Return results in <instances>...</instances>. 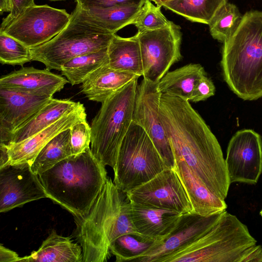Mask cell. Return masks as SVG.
Returning <instances> with one entry per match:
<instances>
[{"instance_id": "obj_1", "label": "cell", "mask_w": 262, "mask_h": 262, "mask_svg": "<svg viewBox=\"0 0 262 262\" xmlns=\"http://www.w3.org/2000/svg\"><path fill=\"white\" fill-rule=\"evenodd\" d=\"M159 115L174 159L185 162L213 194L225 200L231 184L221 146L189 101L161 94Z\"/></svg>"}, {"instance_id": "obj_2", "label": "cell", "mask_w": 262, "mask_h": 262, "mask_svg": "<svg viewBox=\"0 0 262 262\" xmlns=\"http://www.w3.org/2000/svg\"><path fill=\"white\" fill-rule=\"evenodd\" d=\"M130 203L127 193L107 177L88 212L75 216L77 237L82 249V262L106 261L111 256L110 245L122 235L143 236L132 224Z\"/></svg>"}, {"instance_id": "obj_3", "label": "cell", "mask_w": 262, "mask_h": 262, "mask_svg": "<svg viewBox=\"0 0 262 262\" xmlns=\"http://www.w3.org/2000/svg\"><path fill=\"white\" fill-rule=\"evenodd\" d=\"M105 166L90 147L72 155L39 174L48 198L74 216L88 212L107 178Z\"/></svg>"}, {"instance_id": "obj_4", "label": "cell", "mask_w": 262, "mask_h": 262, "mask_svg": "<svg viewBox=\"0 0 262 262\" xmlns=\"http://www.w3.org/2000/svg\"><path fill=\"white\" fill-rule=\"evenodd\" d=\"M221 66L224 80L245 100L262 97V11L244 14L223 42Z\"/></svg>"}, {"instance_id": "obj_5", "label": "cell", "mask_w": 262, "mask_h": 262, "mask_svg": "<svg viewBox=\"0 0 262 262\" xmlns=\"http://www.w3.org/2000/svg\"><path fill=\"white\" fill-rule=\"evenodd\" d=\"M113 35L98 26L76 4L69 22L61 32L47 42L30 48L32 60L42 63L49 70L61 71L62 66L73 58L107 48Z\"/></svg>"}, {"instance_id": "obj_6", "label": "cell", "mask_w": 262, "mask_h": 262, "mask_svg": "<svg viewBox=\"0 0 262 262\" xmlns=\"http://www.w3.org/2000/svg\"><path fill=\"white\" fill-rule=\"evenodd\" d=\"M138 79L102 102L91 124V150L103 165L113 169L121 145L133 122Z\"/></svg>"}, {"instance_id": "obj_7", "label": "cell", "mask_w": 262, "mask_h": 262, "mask_svg": "<svg viewBox=\"0 0 262 262\" xmlns=\"http://www.w3.org/2000/svg\"><path fill=\"white\" fill-rule=\"evenodd\" d=\"M256 243L247 226L225 210L208 232L162 262H239Z\"/></svg>"}, {"instance_id": "obj_8", "label": "cell", "mask_w": 262, "mask_h": 262, "mask_svg": "<svg viewBox=\"0 0 262 262\" xmlns=\"http://www.w3.org/2000/svg\"><path fill=\"white\" fill-rule=\"evenodd\" d=\"M168 168L145 130L132 122L119 149L114 183L127 192Z\"/></svg>"}, {"instance_id": "obj_9", "label": "cell", "mask_w": 262, "mask_h": 262, "mask_svg": "<svg viewBox=\"0 0 262 262\" xmlns=\"http://www.w3.org/2000/svg\"><path fill=\"white\" fill-rule=\"evenodd\" d=\"M143 78L158 83L170 68L182 58L181 27L171 21L166 27L138 32Z\"/></svg>"}, {"instance_id": "obj_10", "label": "cell", "mask_w": 262, "mask_h": 262, "mask_svg": "<svg viewBox=\"0 0 262 262\" xmlns=\"http://www.w3.org/2000/svg\"><path fill=\"white\" fill-rule=\"evenodd\" d=\"M70 18L71 14L65 9L35 4L0 28V31L32 48L54 38L67 25Z\"/></svg>"}, {"instance_id": "obj_11", "label": "cell", "mask_w": 262, "mask_h": 262, "mask_svg": "<svg viewBox=\"0 0 262 262\" xmlns=\"http://www.w3.org/2000/svg\"><path fill=\"white\" fill-rule=\"evenodd\" d=\"M130 201L180 214L192 208L186 191L173 168H166L148 182L127 192Z\"/></svg>"}, {"instance_id": "obj_12", "label": "cell", "mask_w": 262, "mask_h": 262, "mask_svg": "<svg viewBox=\"0 0 262 262\" xmlns=\"http://www.w3.org/2000/svg\"><path fill=\"white\" fill-rule=\"evenodd\" d=\"M224 211L206 216L191 212L180 215L166 236L156 241L132 261L162 262L166 257L182 250L208 232L219 222Z\"/></svg>"}, {"instance_id": "obj_13", "label": "cell", "mask_w": 262, "mask_h": 262, "mask_svg": "<svg viewBox=\"0 0 262 262\" xmlns=\"http://www.w3.org/2000/svg\"><path fill=\"white\" fill-rule=\"evenodd\" d=\"M160 95L158 83L143 78L137 87L133 122L145 130L166 166L172 168L174 158L159 115Z\"/></svg>"}, {"instance_id": "obj_14", "label": "cell", "mask_w": 262, "mask_h": 262, "mask_svg": "<svg viewBox=\"0 0 262 262\" xmlns=\"http://www.w3.org/2000/svg\"><path fill=\"white\" fill-rule=\"evenodd\" d=\"M225 162L231 184H256L262 173L261 136L250 129L237 132L229 142Z\"/></svg>"}, {"instance_id": "obj_15", "label": "cell", "mask_w": 262, "mask_h": 262, "mask_svg": "<svg viewBox=\"0 0 262 262\" xmlns=\"http://www.w3.org/2000/svg\"><path fill=\"white\" fill-rule=\"evenodd\" d=\"M45 198H48L46 190L30 164L8 165L0 168L1 213Z\"/></svg>"}, {"instance_id": "obj_16", "label": "cell", "mask_w": 262, "mask_h": 262, "mask_svg": "<svg viewBox=\"0 0 262 262\" xmlns=\"http://www.w3.org/2000/svg\"><path fill=\"white\" fill-rule=\"evenodd\" d=\"M53 97L0 86V141L8 144L13 132Z\"/></svg>"}, {"instance_id": "obj_17", "label": "cell", "mask_w": 262, "mask_h": 262, "mask_svg": "<svg viewBox=\"0 0 262 262\" xmlns=\"http://www.w3.org/2000/svg\"><path fill=\"white\" fill-rule=\"evenodd\" d=\"M85 120V108L80 102L75 109L34 136L18 143L5 144L9 155V165L28 163L31 165L40 151L51 139Z\"/></svg>"}, {"instance_id": "obj_18", "label": "cell", "mask_w": 262, "mask_h": 262, "mask_svg": "<svg viewBox=\"0 0 262 262\" xmlns=\"http://www.w3.org/2000/svg\"><path fill=\"white\" fill-rule=\"evenodd\" d=\"M69 82L64 77L46 69L23 67L2 76L0 86L28 93L53 97Z\"/></svg>"}, {"instance_id": "obj_19", "label": "cell", "mask_w": 262, "mask_h": 262, "mask_svg": "<svg viewBox=\"0 0 262 262\" xmlns=\"http://www.w3.org/2000/svg\"><path fill=\"white\" fill-rule=\"evenodd\" d=\"M172 168L179 177L191 205V213L201 215H211L226 210L223 200L212 193L194 174L185 162L174 159Z\"/></svg>"}, {"instance_id": "obj_20", "label": "cell", "mask_w": 262, "mask_h": 262, "mask_svg": "<svg viewBox=\"0 0 262 262\" xmlns=\"http://www.w3.org/2000/svg\"><path fill=\"white\" fill-rule=\"evenodd\" d=\"M129 211L136 230L143 237L156 241L169 234L181 215L172 210L148 207L132 201Z\"/></svg>"}, {"instance_id": "obj_21", "label": "cell", "mask_w": 262, "mask_h": 262, "mask_svg": "<svg viewBox=\"0 0 262 262\" xmlns=\"http://www.w3.org/2000/svg\"><path fill=\"white\" fill-rule=\"evenodd\" d=\"M139 77L135 74L112 70L107 64L94 72L82 83L81 92L90 100L102 103Z\"/></svg>"}, {"instance_id": "obj_22", "label": "cell", "mask_w": 262, "mask_h": 262, "mask_svg": "<svg viewBox=\"0 0 262 262\" xmlns=\"http://www.w3.org/2000/svg\"><path fill=\"white\" fill-rule=\"evenodd\" d=\"M79 103L69 99L53 98L13 132L8 144L18 143L34 136L75 109Z\"/></svg>"}, {"instance_id": "obj_23", "label": "cell", "mask_w": 262, "mask_h": 262, "mask_svg": "<svg viewBox=\"0 0 262 262\" xmlns=\"http://www.w3.org/2000/svg\"><path fill=\"white\" fill-rule=\"evenodd\" d=\"M82 249L70 237L53 230L39 248L30 255L20 257L21 262H82Z\"/></svg>"}, {"instance_id": "obj_24", "label": "cell", "mask_w": 262, "mask_h": 262, "mask_svg": "<svg viewBox=\"0 0 262 262\" xmlns=\"http://www.w3.org/2000/svg\"><path fill=\"white\" fill-rule=\"evenodd\" d=\"M108 55L110 69L143 76L140 48L136 34L129 37L114 34L108 47Z\"/></svg>"}, {"instance_id": "obj_25", "label": "cell", "mask_w": 262, "mask_h": 262, "mask_svg": "<svg viewBox=\"0 0 262 262\" xmlns=\"http://www.w3.org/2000/svg\"><path fill=\"white\" fill-rule=\"evenodd\" d=\"M206 75L200 64L190 63L167 72L158 82L162 94H170L187 101H191L198 80Z\"/></svg>"}, {"instance_id": "obj_26", "label": "cell", "mask_w": 262, "mask_h": 262, "mask_svg": "<svg viewBox=\"0 0 262 262\" xmlns=\"http://www.w3.org/2000/svg\"><path fill=\"white\" fill-rule=\"evenodd\" d=\"M228 0H173L163 7L187 20L209 25Z\"/></svg>"}, {"instance_id": "obj_27", "label": "cell", "mask_w": 262, "mask_h": 262, "mask_svg": "<svg viewBox=\"0 0 262 262\" xmlns=\"http://www.w3.org/2000/svg\"><path fill=\"white\" fill-rule=\"evenodd\" d=\"M108 47L70 59L62 66V75L72 85L82 83L94 72L108 64Z\"/></svg>"}, {"instance_id": "obj_28", "label": "cell", "mask_w": 262, "mask_h": 262, "mask_svg": "<svg viewBox=\"0 0 262 262\" xmlns=\"http://www.w3.org/2000/svg\"><path fill=\"white\" fill-rule=\"evenodd\" d=\"M71 155V130L69 128L58 134L42 148L31 167L33 172L39 176Z\"/></svg>"}, {"instance_id": "obj_29", "label": "cell", "mask_w": 262, "mask_h": 262, "mask_svg": "<svg viewBox=\"0 0 262 262\" xmlns=\"http://www.w3.org/2000/svg\"><path fill=\"white\" fill-rule=\"evenodd\" d=\"M141 7L117 6L84 10L98 26L114 34L124 27L132 25Z\"/></svg>"}, {"instance_id": "obj_30", "label": "cell", "mask_w": 262, "mask_h": 262, "mask_svg": "<svg viewBox=\"0 0 262 262\" xmlns=\"http://www.w3.org/2000/svg\"><path fill=\"white\" fill-rule=\"evenodd\" d=\"M156 242L134 234L122 235L111 243L110 252L116 262L132 261L146 251Z\"/></svg>"}, {"instance_id": "obj_31", "label": "cell", "mask_w": 262, "mask_h": 262, "mask_svg": "<svg viewBox=\"0 0 262 262\" xmlns=\"http://www.w3.org/2000/svg\"><path fill=\"white\" fill-rule=\"evenodd\" d=\"M242 16L234 4L227 3L209 25L211 35L214 39L223 43L235 29Z\"/></svg>"}, {"instance_id": "obj_32", "label": "cell", "mask_w": 262, "mask_h": 262, "mask_svg": "<svg viewBox=\"0 0 262 262\" xmlns=\"http://www.w3.org/2000/svg\"><path fill=\"white\" fill-rule=\"evenodd\" d=\"M32 60L30 48L0 31V62L3 64L23 65Z\"/></svg>"}, {"instance_id": "obj_33", "label": "cell", "mask_w": 262, "mask_h": 262, "mask_svg": "<svg viewBox=\"0 0 262 262\" xmlns=\"http://www.w3.org/2000/svg\"><path fill=\"white\" fill-rule=\"evenodd\" d=\"M161 8L146 0L132 23L138 32H144L162 29L167 27L171 21L162 13Z\"/></svg>"}, {"instance_id": "obj_34", "label": "cell", "mask_w": 262, "mask_h": 262, "mask_svg": "<svg viewBox=\"0 0 262 262\" xmlns=\"http://www.w3.org/2000/svg\"><path fill=\"white\" fill-rule=\"evenodd\" d=\"M72 155H78L90 147L92 129L86 120L78 122L70 128Z\"/></svg>"}, {"instance_id": "obj_35", "label": "cell", "mask_w": 262, "mask_h": 262, "mask_svg": "<svg viewBox=\"0 0 262 262\" xmlns=\"http://www.w3.org/2000/svg\"><path fill=\"white\" fill-rule=\"evenodd\" d=\"M84 10L106 8L117 6H142L146 0H75Z\"/></svg>"}, {"instance_id": "obj_36", "label": "cell", "mask_w": 262, "mask_h": 262, "mask_svg": "<svg viewBox=\"0 0 262 262\" xmlns=\"http://www.w3.org/2000/svg\"><path fill=\"white\" fill-rule=\"evenodd\" d=\"M215 88L212 80L206 75L198 80L194 88L191 101L198 102L203 101L215 94Z\"/></svg>"}, {"instance_id": "obj_37", "label": "cell", "mask_w": 262, "mask_h": 262, "mask_svg": "<svg viewBox=\"0 0 262 262\" xmlns=\"http://www.w3.org/2000/svg\"><path fill=\"white\" fill-rule=\"evenodd\" d=\"M10 1L11 11L9 14L3 19L0 28L5 27L21 14L28 8L35 5L34 0H10Z\"/></svg>"}, {"instance_id": "obj_38", "label": "cell", "mask_w": 262, "mask_h": 262, "mask_svg": "<svg viewBox=\"0 0 262 262\" xmlns=\"http://www.w3.org/2000/svg\"><path fill=\"white\" fill-rule=\"evenodd\" d=\"M262 262V247L253 245L248 249L243 254L239 262Z\"/></svg>"}, {"instance_id": "obj_39", "label": "cell", "mask_w": 262, "mask_h": 262, "mask_svg": "<svg viewBox=\"0 0 262 262\" xmlns=\"http://www.w3.org/2000/svg\"><path fill=\"white\" fill-rule=\"evenodd\" d=\"M20 258L16 252L1 245L0 262L19 261Z\"/></svg>"}, {"instance_id": "obj_40", "label": "cell", "mask_w": 262, "mask_h": 262, "mask_svg": "<svg viewBox=\"0 0 262 262\" xmlns=\"http://www.w3.org/2000/svg\"><path fill=\"white\" fill-rule=\"evenodd\" d=\"M0 168L9 165V155L6 144L0 143Z\"/></svg>"}, {"instance_id": "obj_41", "label": "cell", "mask_w": 262, "mask_h": 262, "mask_svg": "<svg viewBox=\"0 0 262 262\" xmlns=\"http://www.w3.org/2000/svg\"><path fill=\"white\" fill-rule=\"evenodd\" d=\"M11 11L10 0H0V13L10 12Z\"/></svg>"}, {"instance_id": "obj_42", "label": "cell", "mask_w": 262, "mask_h": 262, "mask_svg": "<svg viewBox=\"0 0 262 262\" xmlns=\"http://www.w3.org/2000/svg\"><path fill=\"white\" fill-rule=\"evenodd\" d=\"M151 2H153L157 6L160 7H163L164 4L167 2H170L173 0H149Z\"/></svg>"}, {"instance_id": "obj_43", "label": "cell", "mask_w": 262, "mask_h": 262, "mask_svg": "<svg viewBox=\"0 0 262 262\" xmlns=\"http://www.w3.org/2000/svg\"><path fill=\"white\" fill-rule=\"evenodd\" d=\"M50 1H65V0H49Z\"/></svg>"}]
</instances>
